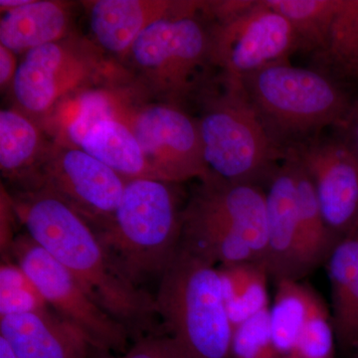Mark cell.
Here are the masks:
<instances>
[{
	"instance_id": "1",
	"label": "cell",
	"mask_w": 358,
	"mask_h": 358,
	"mask_svg": "<svg viewBox=\"0 0 358 358\" xmlns=\"http://www.w3.org/2000/svg\"><path fill=\"white\" fill-rule=\"evenodd\" d=\"M28 235L74 275L85 291L129 333L150 327L155 299L115 271L95 231L56 195L38 189L11 199Z\"/></svg>"
},
{
	"instance_id": "2",
	"label": "cell",
	"mask_w": 358,
	"mask_h": 358,
	"mask_svg": "<svg viewBox=\"0 0 358 358\" xmlns=\"http://www.w3.org/2000/svg\"><path fill=\"white\" fill-rule=\"evenodd\" d=\"M240 80L268 138L282 155L324 129H338L353 103L336 78L291 62L268 66Z\"/></svg>"
},
{
	"instance_id": "3",
	"label": "cell",
	"mask_w": 358,
	"mask_h": 358,
	"mask_svg": "<svg viewBox=\"0 0 358 358\" xmlns=\"http://www.w3.org/2000/svg\"><path fill=\"white\" fill-rule=\"evenodd\" d=\"M173 185L157 179L128 180L114 216L95 231L115 271L136 288L160 279L180 248L183 210Z\"/></svg>"
},
{
	"instance_id": "4",
	"label": "cell",
	"mask_w": 358,
	"mask_h": 358,
	"mask_svg": "<svg viewBox=\"0 0 358 358\" xmlns=\"http://www.w3.org/2000/svg\"><path fill=\"white\" fill-rule=\"evenodd\" d=\"M195 102L210 173L232 182L267 185L284 155L268 138L241 80L219 73Z\"/></svg>"
},
{
	"instance_id": "5",
	"label": "cell",
	"mask_w": 358,
	"mask_h": 358,
	"mask_svg": "<svg viewBox=\"0 0 358 358\" xmlns=\"http://www.w3.org/2000/svg\"><path fill=\"white\" fill-rule=\"evenodd\" d=\"M155 303L176 358H231L234 329L215 265L180 247Z\"/></svg>"
},
{
	"instance_id": "6",
	"label": "cell",
	"mask_w": 358,
	"mask_h": 358,
	"mask_svg": "<svg viewBox=\"0 0 358 358\" xmlns=\"http://www.w3.org/2000/svg\"><path fill=\"white\" fill-rule=\"evenodd\" d=\"M122 61L145 96L182 107L196 100L214 77L208 21L202 13L157 21Z\"/></svg>"
},
{
	"instance_id": "7",
	"label": "cell",
	"mask_w": 358,
	"mask_h": 358,
	"mask_svg": "<svg viewBox=\"0 0 358 358\" xmlns=\"http://www.w3.org/2000/svg\"><path fill=\"white\" fill-rule=\"evenodd\" d=\"M117 119L133 131L155 179L176 185L210 176L196 117L173 103L145 102L131 83L117 87Z\"/></svg>"
},
{
	"instance_id": "8",
	"label": "cell",
	"mask_w": 358,
	"mask_h": 358,
	"mask_svg": "<svg viewBox=\"0 0 358 358\" xmlns=\"http://www.w3.org/2000/svg\"><path fill=\"white\" fill-rule=\"evenodd\" d=\"M103 55L91 40L74 34L27 52L11 87L17 109L33 120L44 117L67 96L114 79L120 69Z\"/></svg>"
},
{
	"instance_id": "9",
	"label": "cell",
	"mask_w": 358,
	"mask_h": 358,
	"mask_svg": "<svg viewBox=\"0 0 358 358\" xmlns=\"http://www.w3.org/2000/svg\"><path fill=\"white\" fill-rule=\"evenodd\" d=\"M9 254L61 319L83 331L94 348L124 352L129 333L101 308L67 268L29 235L14 240Z\"/></svg>"
},
{
	"instance_id": "10",
	"label": "cell",
	"mask_w": 358,
	"mask_h": 358,
	"mask_svg": "<svg viewBox=\"0 0 358 358\" xmlns=\"http://www.w3.org/2000/svg\"><path fill=\"white\" fill-rule=\"evenodd\" d=\"M208 23L212 63L227 76L240 79L268 66L289 62L299 51L293 27L265 0H256L250 10L235 20Z\"/></svg>"
},
{
	"instance_id": "11",
	"label": "cell",
	"mask_w": 358,
	"mask_h": 358,
	"mask_svg": "<svg viewBox=\"0 0 358 358\" xmlns=\"http://www.w3.org/2000/svg\"><path fill=\"white\" fill-rule=\"evenodd\" d=\"M127 182V179L81 148L54 143L40 169L35 190L56 195L96 231L114 216Z\"/></svg>"
},
{
	"instance_id": "12",
	"label": "cell",
	"mask_w": 358,
	"mask_h": 358,
	"mask_svg": "<svg viewBox=\"0 0 358 358\" xmlns=\"http://www.w3.org/2000/svg\"><path fill=\"white\" fill-rule=\"evenodd\" d=\"M287 152L312 179L327 228L338 241L358 231V162L341 138L322 136Z\"/></svg>"
},
{
	"instance_id": "13",
	"label": "cell",
	"mask_w": 358,
	"mask_h": 358,
	"mask_svg": "<svg viewBox=\"0 0 358 358\" xmlns=\"http://www.w3.org/2000/svg\"><path fill=\"white\" fill-rule=\"evenodd\" d=\"M183 214L237 230L265 264L267 207L262 186L232 182L210 174L200 180Z\"/></svg>"
},
{
	"instance_id": "14",
	"label": "cell",
	"mask_w": 358,
	"mask_h": 358,
	"mask_svg": "<svg viewBox=\"0 0 358 358\" xmlns=\"http://www.w3.org/2000/svg\"><path fill=\"white\" fill-rule=\"evenodd\" d=\"M84 4L91 41L103 54L122 60L150 25L164 18L199 14L202 1L96 0Z\"/></svg>"
},
{
	"instance_id": "15",
	"label": "cell",
	"mask_w": 358,
	"mask_h": 358,
	"mask_svg": "<svg viewBox=\"0 0 358 358\" xmlns=\"http://www.w3.org/2000/svg\"><path fill=\"white\" fill-rule=\"evenodd\" d=\"M266 192L267 249L265 265L275 282L307 275L301 259L300 226L293 164L284 155L268 179Z\"/></svg>"
},
{
	"instance_id": "16",
	"label": "cell",
	"mask_w": 358,
	"mask_h": 358,
	"mask_svg": "<svg viewBox=\"0 0 358 358\" xmlns=\"http://www.w3.org/2000/svg\"><path fill=\"white\" fill-rule=\"evenodd\" d=\"M0 338L16 358H89L83 331L54 312L0 317Z\"/></svg>"
},
{
	"instance_id": "17",
	"label": "cell",
	"mask_w": 358,
	"mask_h": 358,
	"mask_svg": "<svg viewBox=\"0 0 358 358\" xmlns=\"http://www.w3.org/2000/svg\"><path fill=\"white\" fill-rule=\"evenodd\" d=\"M52 145L45 143L41 129L29 115L20 109L1 110L0 169L3 178L20 186V192L36 189L40 169Z\"/></svg>"
},
{
	"instance_id": "18",
	"label": "cell",
	"mask_w": 358,
	"mask_h": 358,
	"mask_svg": "<svg viewBox=\"0 0 358 358\" xmlns=\"http://www.w3.org/2000/svg\"><path fill=\"white\" fill-rule=\"evenodd\" d=\"M71 25L72 11L67 2L30 0L20 8L2 13L0 45L24 55L71 36Z\"/></svg>"
},
{
	"instance_id": "19",
	"label": "cell",
	"mask_w": 358,
	"mask_h": 358,
	"mask_svg": "<svg viewBox=\"0 0 358 358\" xmlns=\"http://www.w3.org/2000/svg\"><path fill=\"white\" fill-rule=\"evenodd\" d=\"M331 322L343 348L358 345V231L341 238L327 261Z\"/></svg>"
},
{
	"instance_id": "20",
	"label": "cell",
	"mask_w": 358,
	"mask_h": 358,
	"mask_svg": "<svg viewBox=\"0 0 358 358\" xmlns=\"http://www.w3.org/2000/svg\"><path fill=\"white\" fill-rule=\"evenodd\" d=\"M274 301L270 306V331L277 358H291L299 338L322 298L298 280L275 282Z\"/></svg>"
},
{
	"instance_id": "21",
	"label": "cell",
	"mask_w": 358,
	"mask_h": 358,
	"mask_svg": "<svg viewBox=\"0 0 358 358\" xmlns=\"http://www.w3.org/2000/svg\"><path fill=\"white\" fill-rule=\"evenodd\" d=\"M80 148L127 180L155 179L133 131L120 120L96 124L84 136Z\"/></svg>"
},
{
	"instance_id": "22",
	"label": "cell",
	"mask_w": 358,
	"mask_h": 358,
	"mask_svg": "<svg viewBox=\"0 0 358 358\" xmlns=\"http://www.w3.org/2000/svg\"><path fill=\"white\" fill-rule=\"evenodd\" d=\"M284 155L291 159L294 167L301 259L308 275L327 262L338 241L327 228L310 176L293 154L286 152Z\"/></svg>"
},
{
	"instance_id": "23",
	"label": "cell",
	"mask_w": 358,
	"mask_h": 358,
	"mask_svg": "<svg viewBox=\"0 0 358 358\" xmlns=\"http://www.w3.org/2000/svg\"><path fill=\"white\" fill-rule=\"evenodd\" d=\"M117 80L109 87L92 86L75 94L59 110L58 138L55 143L80 148L90 129L105 120L117 119Z\"/></svg>"
},
{
	"instance_id": "24",
	"label": "cell",
	"mask_w": 358,
	"mask_h": 358,
	"mask_svg": "<svg viewBox=\"0 0 358 358\" xmlns=\"http://www.w3.org/2000/svg\"><path fill=\"white\" fill-rule=\"evenodd\" d=\"M293 27L299 51L320 55L326 47L338 0H265Z\"/></svg>"
},
{
	"instance_id": "25",
	"label": "cell",
	"mask_w": 358,
	"mask_h": 358,
	"mask_svg": "<svg viewBox=\"0 0 358 358\" xmlns=\"http://www.w3.org/2000/svg\"><path fill=\"white\" fill-rule=\"evenodd\" d=\"M315 58L331 76L358 80V0H338L326 47Z\"/></svg>"
},
{
	"instance_id": "26",
	"label": "cell",
	"mask_w": 358,
	"mask_h": 358,
	"mask_svg": "<svg viewBox=\"0 0 358 358\" xmlns=\"http://www.w3.org/2000/svg\"><path fill=\"white\" fill-rule=\"evenodd\" d=\"M336 341L331 313L320 300L291 358H336Z\"/></svg>"
},
{
	"instance_id": "27",
	"label": "cell",
	"mask_w": 358,
	"mask_h": 358,
	"mask_svg": "<svg viewBox=\"0 0 358 358\" xmlns=\"http://www.w3.org/2000/svg\"><path fill=\"white\" fill-rule=\"evenodd\" d=\"M268 315L270 307L234 329L231 358H277Z\"/></svg>"
},
{
	"instance_id": "28",
	"label": "cell",
	"mask_w": 358,
	"mask_h": 358,
	"mask_svg": "<svg viewBox=\"0 0 358 358\" xmlns=\"http://www.w3.org/2000/svg\"><path fill=\"white\" fill-rule=\"evenodd\" d=\"M268 277L265 264H259L241 293L234 300L226 303L233 329L270 307L267 288Z\"/></svg>"
},
{
	"instance_id": "29",
	"label": "cell",
	"mask_w": 358,
	"mask_h": 358,
	"mask_svg": "<svg viewBox=\"0 0 358 358\" xmlns=\"http://www.w3.org/2000/svg\"><path fill=\"white\" fill-rule=\"evenodd\" d=\"M48 312H51L50 307L36 286L0 289V317Z\"/></svg>"
},
{
	"instance_id": "30",
	"label": "cell",
	"mask_w": 358,
	"mask_h": 358,
	"mask_svg": "<svg viewBox=\"0 0 358 358\" xmlns=\"http://www.w3.org/2000/svg\"><path fill=\"white\" fill-rule=\"evenodd\" d=\"M124 358H176L166 336L140 338L129 348Z\"/></svg>"
},
{
	"instance_id": "31",
	"label": "cell",
	"mask_w": 358,
	"mask_h": 358,
	"mask_svg": "<svg viewBox=\"0 0 358 358\" xmlns=\"http://www.w3.org/2000/svg\"><path fill=\"white\" fill-rule=\"evenodd\" d=\"M338 129L339 138L345 141L358 162V98L353 101L350 113Z\"/></svg>"
},
{
	"instance_id": "32",
	"label": "cell",
	"mask_w": 358,
	"mask_h": 358,
	"mask_svg": "<svg viewBox=\"0 0 358 358\" xmlns=\"http://www.w3.org/2000/svg\"><path fill=\"white\" fill-rule=\"evenodd\" d=\"M17 56L10 49L0 45V86L2 90L13 87L20 62Z\"/></svg>"
},
{
	"instance_id": "33",
	"label": "cell",
	"mask_w": 358,
	"mask_h": 358,
	"mask_svg": "<svg viewBox=\"0 0 358 358\" xmlns=\"http://www.w3.org/2000/svg\"><path fill=\"white\" fill-rule=\"evenodd\" d=\"M29 1L30 0H1L0 1L1 13L20 8V7L24 6V4L28 3Z\"/></svg>"
},
{
	"instance_id": "34",
	"label": "cell",
	"mask_w": 358,
	"mask_h": 358,
	"mask_svg": "<svg viewBox=\"0 0 358 358\" xmlns=\"http://www.w3.org/2000/svg\"><path fill=\"white\" fill-rule=\"evenodd\" d=\"M0 358H16L3 338H0Z\"/></svg>"
},
{
	"instance_id": "35",
	"label": "cell",
	"mask_w": 358,
	"mask_h": 358,
	"mask_svg": "<svg viewBox=\"0 0 358 358\" xmlns=\"http://www.w3.org/2000/svg\"><path fill=\"white\" fill-rule=\"evenodd\" d=\"M89 358H114L110 355L108 350H98V348H92Z\"/></svg>"
},
{
	"instance_id": "36",
	"label": "cell",
	"mask_w": 358,
	"mask_h": 358,
	"mask_svg": "<svg viewBox=\"0 0 358 358\" xmlns=\"http://www.w3.org/2000/svg\"><path fill=\"white\" fill-rule=\"evenodd\" d=\"M357 358H358V357Z\"/></svg>"
}]
</instances>
